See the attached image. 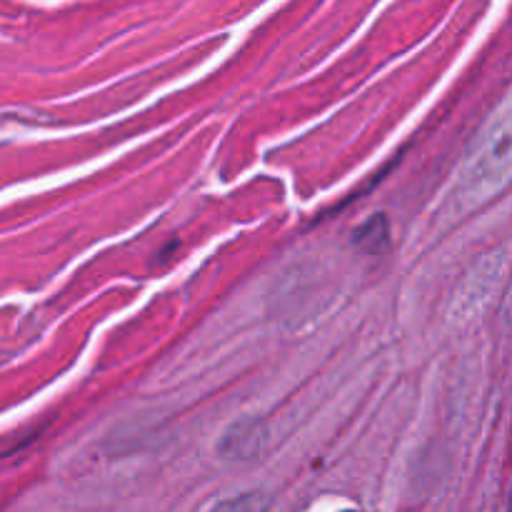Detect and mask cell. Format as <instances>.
<instances>
[{
  "mask_svg": "<svg viewBox=\"0 0 512 512\" xmlns=\"http://www.w3.org/2000/svg\"><path fill=\"white\" fill-rule=\"evenodd\" d=\"M343 512H353V510H343Z\"/></svg>",
  "mask_w": 512,
  "mask_h": 512,
  "instance_id": "cell-2",
  "label": "cell"
},
{
  "mask_svg": "<svg viewBox=\"0 0 512 512\" xmlns=\"http://www.w3.org/2000/svg\"><path fill=\"white\" fill-rule=\"evenodd\" d=\"M268 510H270L268 495L255 490V493H243L238 495V498L223 500V503H218L208 512H268Z\"/></svg>",
  "mask_w": 512,
  "mask_h": 512,
  "instance_id": "cell-1",
  "label": "cell"
}]
</instances>
